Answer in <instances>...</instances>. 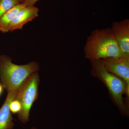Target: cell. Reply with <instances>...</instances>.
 <instances>
[{
    "label": "cell",
    "mask_w": 129,
    "mask_h": 129,
    "mask_svg": "<svg viewBox=\"0 0 129 129\" xmlns=\"http://www.w3.org/2000/svg\"><path fill=\"white\" fill-rule=\"evenodd\" d=\"M84 52L85 57L90 61L122 56L111 28L92 31L87 38Z\"/></svg>",
    "instance_id": "6da1fadb"
},
{
    "label": "cell",
    "mask_w": 129,
    "mask_h": 129,
    "mask_svg": "<svg viewBox=\"0 0 129 129\" xmlns=\"http://www.w3.org/2000/svg\"><path fill=\"white\" fill-rule=\"evenodd\" d=\"M39 69V64L36 62L18 65L12 62L10 57L0 55V80L8 92L18 89L30 75Z\"/></svg>",
    "instance_id": "7a4b0ae2"
},
{
    "label": "cell",
    "mask_w": 129,
    "mask_h": 129,
    "mask_svg": "<svg viewBox=\"0 0 129 129\" xmlns=\"http://www.w3.org/2000/svg\"><path fill=\"white\" fill-rule=\"evenodd\" d=\"M92 64V73L99 78L107 87L111 96L122 112L128 114V111L124 104L123 95L127 94L126 83L118 76L108 71L101 60L90 61Z\"/></svg>",
    "instance_id": "3957f363"
},
{
    "label": "cell",
    "mask_w": 129,
    "mask_h": 129,
    "mask_svg": "<svg viewBox=\"0 0 129 129\" xmlns=\"http://www.w3.org/2000/svg\"><path fill=\"white\" fill-rule=\"evenodd\" d=\"M40 77L37 72L32 74L18 89L14 99L21 102L22 109L18 114L19 119L23 123L29 120L33 103L38 97Z\"/></svg>",
    "instance_id": "277c9868"
},
{
    "label": "cell",
    "mask_w": 129,
    "mask_h": 129,
    "mask_svg": "<svg viewBox=\"0 0 129 129\" xmlns=\"http://www.w3.org/2000/svg\"><path fill=\"white\" fill-rule=\"evenodd\" d=\"M106 69L122 79L127 85V96L129 95V58L123 57H111L101 59Z\"/></svg>",
    "instance_id": "5b68a950"
},
{
    "label": "cell",
    "mask_w": 129,
    "mask_h": 129,
    "mask_svg": "<svg viewBox=\"0 0 129 129\" xmlns=\"http://www.w3.org/2000/svg\"><path fill=\"white\" fill-rule=\"evenodd\" d=\"M122 54L129 58V19L113 22L111 28Z\"/></svg>",
    "instance_id": "8992f818"
},
{
    "label": "cell",
    "mask_w": 129,
    "mask_h": 129,
    "mask_svg": "<svg viewBox=\"0 0 129 129\" xmlns=\"http://www.w3.org/2000/svg\"><path fill=\"white\" fill-rule=\"evenodd\" d=\"M39 9L34 6L25 7L19 11L8 27V31L22 29L24 25L39 16Z\"/></svg>",
    "instance_id": "52a82bcc"
},
{
    "label": "cell",
    "mask_w": 129,
    "mask_h": 129,
    "mask_svg": "<svg viewBox=\"0 0 129 129\" xmlns=\"http://www.w3.org/2000/svg\"><path fill=\"white\" fill-rule=\"evenodd\" d=\"M18 89L8 92L4 104L0 108V129H12L14 126L13 118L9 104L15 98Z\"/></svg>",
    "instance_id": "ba28073f"
},
{
    "label": "cell",
    "mask_w": 129,
    "mask_h": 129,
    "mask_svg": "<svg viewBox=\"0 0 129 129\" xmlns=\"http://www.w3.org/2000/svg\"><path fill=\"white\" fill-rule=\"evenodd\" d=\"M22 3H19L6 12L0 18V32L5 33L8 32V27L10 23L21 9L25 7Z\"/></svg>",
    "instance_id": "9c48e42d"
},
{
    "label": "cell",
    "mask_w": 129,
    "mask_h": 129,
    "mask_svg": "<svg viewBox=\"0 0 129 129\" xmlns=\"http://www.w3.org/2000/svg\"><path fill=\"white\" fill-rule=\"evenodd\" d=\"M19 0H0V18L3 15L19 3Z\"/></svg>",
    "instance_id": "30bf717a"
},
{
    "label": "cell",
    "mask_w": 129,
    "mask_h": 129,
    "mask_svg": "<svg viewBox=\"0 0 129 129\" xmlns=\"http://www.w3.org/2000/svg\"><path fill=\"white\" fill-rule=\"evenodd\" d=\"M9 109L12 113H18V114L22 109V105L21 102L17 99H14L10 103Z\"/></svg>",
    "instance_id": "8fae6325"
},
{
    "label": "cell",
    "mask_w": 129,
    "mask_h": 129,
    "mask_svg": "<svg viewBox=\"0 0 129 129\" xmlns=\"http://www.w3.org/2000/svg\"><path fill=\"white\" fill-rule=\"evenodd\" d=\"M39 1L40 0H25L22 3L25 7L31 6H34L35 3Z\"/></svg>",
    "instance_id": "7c38bea8"
},
{
    "label": "cell",
    "mask_w": 129,
    "mask_h": 129,
    "mask_svg": "<svg viewBox=\"0 0 129 129\" xmlns=\"http://www.w3.org/2000/svg\"><path fill=\"white\" fill-rule=\"evenodd\" d=\"M3 87L2 84L1 83H0V96L2 94L3 91Z\"/></svg>",
    "instance_id": "4fadbf2b"
},
{
    "label": "cell",
    "mask_w": 129,
    "mask_h": 129,
    "mask_svg": "<svg viewBox=\"0 0 129 129\" xmlns=\"http://www.w3.org/2000/svg\"><path fill=\"white\" fill-rule=\"evenodd\" d=\"M19 1L21 3H22L25 0H19Z\"/></svg>",
    "instance_id": "5bb4252c"
},
{
    "label": "cell",
    "mask_w": 129,
    "mask_h": 129,
    "mask_svg": "<svg viewBox=\"0 0 129 129\" xmlns=\"http://www.w3.org/2000/svg\"><path fill=\"white\" fill-rule=\"evenodd\" d=\"M32 129H36L35 128H32Z\"/></svg>",
    "instance_id": "9a60e30c"
}]
</instances>
